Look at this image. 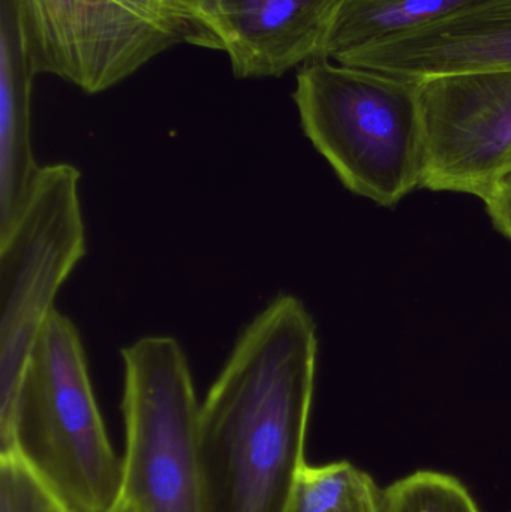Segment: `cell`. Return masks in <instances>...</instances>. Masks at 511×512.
<instances>
[{
    "instance_id": "obj_9",
    "label": "cell",
    "mask_w": 511,
    "mask_h": 512,
    "mask_svg": "<svg viewBox=\"0 0 511 512\" xmlns=\"http://www.w3.org/2000/svg\"><path fill=\"white\" fill-rule=\"evenodd\" d=\"M341 0H218L215 50L230 57L234 77L279 78L323 57Z\"/></svg>"
},
{
    "instance_id": "obj_6",
    "label": "cell",
    "mask_w": 511,
    "mask_h": 512,
    "mask_svg": "<svg viewBox=\"0 0 511 512\" xmlns=\"http://www.w3.org/2000/svg\"><path fill=\"white\" fill-rule=\"evenodd\" d=\"M36 74L98 95L179 44L189 29L176 0H17Z\"/></svg>"
},
{
    "instance_id": "obj_15",
    "label": "cell",
    "mask_w": 511,
    "mask_h": 512,
    "mask_svg": "<svg viewBox=\"0 0 511 512\" xmlns=\"http://www.w3.org/2000/svg\"><path fill=\"white\" fill-rule=\"evenodd\" d=\"M189 29V44L215 50L213 20L218 0H176Z\"/></svg>"
},
{
    "instance_id": "obj_1",
    "label": "cell",
    "mask_w": 511,
    "mask_h": 512,
    "mask_svg": "<svg viewBox=\"0 0 511 512\" xmlns=\"http://www.w3.org/2000/svg\"><path fill=\"white\" fill-rule=\"evenodd\" d=\"M317 325L279 294L240 333L200 406L203 512H293L317 372Z\"/></svg>"
},
{
    "instance_id": "obj_7",
    "label": "cell",
    "mask_w": 511,
    "mask_h": 512,
    "mask_svg": "<svg viewBox=\"0 0 511 512\" xmlns=\"http://www.w3.org/2000/svg\"><path fill=\"white\" fill-rule=\"evenodd\" d=\"M419 84L422 188L482 200L511 171V69L438 75Z\"/></svg>"
},
{
    "instance_id": "obj_8",
    "label": "cell",
    "mask_w": 511,
    "mask_h": 512,
    "mask_svg": "<svg viewBox=\"0 0 511 512\" xmlns=\"http://www.w3.org/2000/svg\"><path fill=\"white\" fill-rule=\"evenodd\" d=\"M338 63L411 81L511 69V0H485L431 26L354 51Z\"/></svg>"
},
{
    "instance_id": "obj_2",
    "label": "cell",
    "mask_w": 511,
    "mask_h": 512,
    "mask_svg": "<svg viewBox=\"0 0 511 512\" xmlns=\"http://www.w3.org/2000/svg\"><path fill=\"white\" fill-rule=\"evenodd\" d=\"M293 99L303 132L348 191L393 207L422 188L419 81L317 57L297 71Z\"/></svg>"
},
{
    "instance_id": "obj_14",
    "label": "cell",
    "mask_w": 511,
    "mask_h": 512,
    "mask_svg": "<svg viewBox=\"0 0 511 512\" xmlns=\"http://www.w3.org/2000/svg\"><path fill=\"white\" fill-rule=\"evenodd\" d=\"M0 512H77L17 451L0 453Z\"/></svg>"
},
{
    "instance_id": "obj_11",
    "label": "cell",
    "mask_w": 511,
    "mask_h": 512,
    "mask_svg": "<svg viewBox=\"0 0 511 512\" xmlns=\"http://www.w3.org/2000/svg\"><path fill=\"white\" fill-rule=\"evenodd\" d=\"M480 2L485 0H341L323 57L338 62L354 51L431 26Z\"/></svg>"
},
{
    "instance_id": "obj_13",
    "label": "cell",
    "mask_w": 511,
    "mask_h": 512,
    "mask_svg": "<svg viewBox=\"0 0 511 512\" xmlns=\"http://www.w3.org/2000/svg\"><path fill=\"white\" fill-rule=\"evenodd\" d=\"M383 512H482L465 484L453 475L417 471L383 492Z\"/></svg>"
},
{
    "instance_id": "obj_10",
    "label": "cell",
    "mask_w": 511,
    "mask_h": 512,
    "mask_svg": "<svg viewBox=\"0 0 511 512\" xmlns=\"http://www.w3.org/2000/svg\"><path fill=\"white\" fill-rule=\"evenodd\" d=\"M35 75L17 0H0V236L17 221L41 173L30 140Z\"/></svg>"
},
{
    "instance_id": "obj_16",
    "label": "cell",
    "mask_w": 511,
    "mask_h": 512,
    "mask_svg": "<svg viewBox=\"0 0 511 512\" xmlns=\"http://www.w3.org/2000/svg\"><path fill=\"white\" fill-rule=\"evenodd\" d=\"M482 201L492 224L511 242V171L483 195Z\"/></svg>"
},
{
    "instance_id": "obj_12",
    "label": "cell",
    "mask_w": 511,
    "mask_h": 512,
    "mask_svg": "<svg viewBox=\"0 0 511 512\" xmlns=\"http://www.w3.org/2000/svg\"><path fill=\"white\" fill-rule=\"evenodd\" d=\"M293 512H383V492L353 463L306 465Z\"/></svg>"
},
{
    "instance_id": "obj_5",
    "label": "cell",
    "mask_w": 511,
    "mask_h": 512,
    "mask_svg": "<svg viewBox=\"0 0 511 512\" xmlns=\"http://www.w3.org/2000/svg\"><path fill=\"white\" fill-rule=\"evenodd\" d=\"M80 177L74 165L42 167L17 221L0 236V430L57 292L86 254Z\"/></svg>"
},
{
    "instance_id": "obj_3",
    "label": "cell",
    "mask_w": 511,
    "mask_h": 512,
    "mask_svg": "<svg viewBox=\"0 0 511 512\" xmlns=\"http://www.w3.org/2000/svg\"><path fill=\"white\" fill-rule=\"evenodd\" d=\"M17 451L77 512H107L120 499L123 460L93 393L75 325L54 310L36 337L0 453Z\"/></svg>"
},
{
    "instance_id": "obj_4",
    "label": "cell",
    "mask_w": 511,
    "mask_h": 512,
    "mask_svg": "<svg viewBox=\"0 0 511 512\" xmlns=\"http://www.w3.org/2000/svg\"><path fill=\"white\" fill-rule=\"evenodd\" d=\"M125 454L120 498L135 512H203L198 423L188 358L174 337L122 349Z\"/></svg>"
},
{
    "instance_id": "obj_17",
    "label": "cell",
    "mask_w": 511,
    "mask_h": 512,
    "mask_svg": "<svg viewBox=\"0 0 511 512\" xmlns=\"http://www.w3.org/2000/svg\"><path fill=\"white\" fill-rule=\"evenodd\" d=\"M107 512H135L132 510L131 505L128 504V502L123 501L122 498L117 501V504L114 505L113 508H111L110 511Z\"/></svg>"
}]
</instances>
